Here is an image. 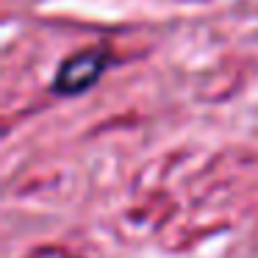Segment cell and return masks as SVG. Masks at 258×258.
I'll return each instance as SVG.
<instances>
[{"label":"cell","mask_w":258,"mask_h":258,"mask_svg":"<svg viewBox=\"0 0 258 258\" xmlns=\"http://www.w3.org/2000/svg\"><path fill=\"white\" fill-rule=\"evenodd\" d=\"M108 67H111L108 47H84V50L73 53L58 64L56 75L50 81V92L58 97H78L89 92Z\"/></svg>","instance_id":"1"}]
</instances>
